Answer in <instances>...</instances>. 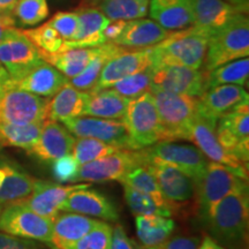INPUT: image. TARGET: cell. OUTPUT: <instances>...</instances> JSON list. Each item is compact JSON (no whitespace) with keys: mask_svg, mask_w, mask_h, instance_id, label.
<instances>
[{"mask_svg":"<svg viewBox=\"0 0 249 249\" xmlns=\"http://www.w3.org/2000/svg\"><path fill=\"white\" fill-rule=\"evenodd\" d=\"M148 13L170 31L186 29L193 24L191 0H150Z\"/></svg>","mask_w":249,"mask_h":249,"instance_id":"26","label":"cell"},{"mask_svg":"<svg viewBox=\"0 0 249 249\" xmlns=\"http://www.w3.org/2000/svg\"><path fill=\"white\" fill-rule=\"evenodd\" d=\"M200 112L218 120L245 103H249L248 92L241 86L222 85L207 89L198 97Z\"/></svg>","mask_w":249,"mask_h":249,"instance_id":"22","label":"cell"},{"mask_svg":"<svg viewBox=\"0 0 249 249\" xmlns=\"http://www.w3.org/2000/svg\"><path fill=\"white\" fill-rule=\"evenodd\" d=\"M248 219V193H233L216 205L204 226L225 249H247Z\"/></svg>","mask_w":249,"mask_h":249,"instance_id":"1","label":"cell"},{"mask_svg":"<svg viewBox=\"0 0 249 249\" xmlns=\"http://www.w3.org/2000/svg\"><path fill=\"white\" fill-rule=\"evenodd\" d=\"M101 46L70 49L66 51L58 52V53H45V52L39 51V54L43 60L57 68L70 80L83 71L89 62L99 53Z\"/></svg>","mask_w":249,"mask_h":249,"instance_id":"29","label":"cell"},{"mask_svg":"<svg viewBox=\"0 0 249 249\" xmlns=\"http://www.w3.org/2000/svg\"><path fill=\"white\" fill-rule=\"evenodd\" d=\"M0 249H45L39 241L0 232Z\"/></svg>","mask_w":249,"mask_h":249,"instance_id":"45","label":"cell"},{"mask_svg":"<svg viewBox=\"0 0 249 249\" xmlns=\"http://www.w3.org/2000/svg\"><path fill=\"white\" fill-rule=\"evenodd\" d=\"M171 33L154 20L134 18L126 21L123 33L113 43L124 49H149L166 38Z\"/></svg>","mask_w":249,"mask_h":249,"instance_id":"25","label":"cell"},{"mask_svg":"<svg viewBox=\"0 0 249 249\" xmlns=\"http://www.w3.org/2000/svg\"><path fill=\"white\" fill-rule=\"evenodd\" d=\"M49 99L18 89L8 83L0 96V124L43 123L46 120Z\"/></svg>","mask_w":249,"mask_h":249,"instance_id":"8","label":"cell"},{"mask_svg":"<svg viewBox=\"0 0 249 249\" xmlns=\"http://www.w3.org/2000/svg\"><path fill=\"white\" fill-rule=\"evenodd\" d=\"M0 24H5L7 27L17 26L13 9H0Z\"/></svg>","mask_w":249,"mask_h":249,"instance_id":"49","label":"cell"},{"mask_svg":"<svg viewBox=\"0 0 249 249\" xmlns=\"http://www.w3.org/2000/svg\"><path fill=\"white\" fill-rule=\"evenodd\" d=\"M200 239L197 236L178 235L167 239L163 244L155 248L148 249H197L200 245Z\"/></svg>","mask_w":249,"mask_h":249,"instance_id":"46","label":"cell"},{"mask_svg":"<svg viewBox=\"0 0 249 249\" xmlns=\"http://www.w3.org/2000/svg\"><path fill=\"white\" fill-rule=\"evenodd\" d=\"M145 249H148V248H145Z\"/></svg>","mask_w":249,"mask_h":249,"instance_id":"57","label":"cell"},{"mask_svg":"<svg viewBox=\"0 0 249 249\" xmlns=\"http://www.w3.org/2000/svg\"><path fill=\"white\" fill-rule=\"evenodd\" d=\"M1 164L6 171V177L0 187V204L13 203L29 196L33 192L36 179L13 163L1 161Z\"/></svg>","mask_w":249,"mask_h":249,"instance_id":"30","label":"cell"},{"mask_svg":"<svg viewBox=\"0 0 249 249\" xmlns=\"http://www.w3.org/2000/svg\"><path fill=\"white\" fill-rule=\"evenodd\" d=\"M249 77V59L240 58L207 71V89L222 85L245 86Z\"/></svg>","mask_w":249,"mask_h":249,"instance_id":"34","label":"cell"},{"mask_svg":"<svg viewBox=\"0 0 249 249\" xmlns=\"http://www.w3.org/2000/svg\"><path fill=\"white\" fill-rule=\"evenodd\" d=\"M62 124L77 138L96 139L118 148L130 149L128 133L123 120L80 116L62 121Z\"/></svg>","mask_w":249,"mask_h":249,"instance_id":"14","label":"cell"},{"mask_svg":"<svg viewBox=\"0 0 249 249\" xmlns=\"http://www.w3.org/2000/svg\"><path fill=\"white\" fill-rule=\"evenodd\" d=\"M43 123L29 124H0V147H13L28 150L38 139Z\"/></svg>","mask_w":249,"mask_h":249,"instance_id":"35","label":"cell"},{"mask_svg":"<svg viewBox=\"0 0 249 249\" xmlns=\"http://www.w3.org/2000/svg\"><path fill=\"white\" fill-rule=\"evenodd\" d=\"M5 177H6V171L4 169V166H2V164L0 163V187H1L2 182H4Z\"/></svg>","mask_w":249,"mask_h":249,"instance_id":"54","label":"cell"},{"mask_svg":"<svg viewBox=\"0 0 249 249\" xmlns=\"http://www.w3.org/2000/svg\"><path fill=\"white\" fill-rule=\"evenodd\" d=\"M150 0H102L101 11L111 21L134 20L147 17Z\"/></svg>","mask_w":249,"mask_h":249,"instance_id":"36","label":"cell"},{"mask_svg":"<svg viewBox=\"0 0 249 249\" xmlns=\"http://www.w3.org/2000/svg\"><path fill=\"white\" fill-rule=\"evenodd\" d=\"M151 88L200 97L207 90V71L183 66L151 67Z\"/></svg>","mask_w":249,"mask_h":249,"instance_id":"12","label":"cell"},{"mask_svg":"<svg viewBox=\"0 0 249 249\" xmlns=\"http://www.w3.org/2000/svg\"><path fill=\"white\" fill-rule=\"evenodd\" d=\"M123 123L132 150H141L160 141V121L150 91L129 99Z\"/></svg>","mask_w":249,"mask_h":249,"instance_id":"6","label":"cell"},{"mask_svg":"<svg viewBox=\"0 0 249 249\" xmlns=\"http://www.w3.org/2000/svg\"><path fill=\"white\" fill-rule=\"evenodd\" d=\"M136 234L144 248H155L167 240L176 229L170 217L136 216Z\"/></svg>","mask_w":249,"mask_h":249,"instance_id":"31","label":"cell"},{"mask_svg":"<svg viewBox=\"0 0 249 249\" xmlns=\"http://www.w3.org/2000/svg\"><path fill=\"white\" fill-rule=\"evenodd\" d=\"M75 138L64 124L46 119L35 144L26 151L39 161L52 163L62 156L71 154Z\"/></svg>","mask_w":249,"mask_h":249,"instance_id":"18","label":"cell"},{"mask_svg":"<svg viewBox=\"0 0 249 249\" xmlns=\"http://www.w3.org/2000/svg\"><path fill=\"white\" fill-rule=\"evenodd\" d=\"M152 65V51L151 48L128 51V49L124 50L108 59L105 66L103 67L101 75L90 91H98V90L111 88L114 83L120 81L124 77L139 73Z\"/></svg>","mask_w":249,"mask_h":249,"instance_id":"16","label":"cell"},{"mask_svg":"<svg viewBox=\"0 0 249 249\" xmlns=\"http://www.w3.org/2000/svg\"><path fill=\"white\" fill-rule=\"evenodd\" d=\"M48 23L57 30L65 40H73L79 30V17L76 12H58Z\"/></svg>","mask_w":249,"mask_h":249,"instance_id":"43","label":"cell"},{"mask_svg":"<svg viewBox=\"0 0 249 249\" xmlns=\"http://www.w3.org/2000/svg\"><path fill=\"white\" fill-rule=\"evenodd\" d=\"M48 0H18L13 8L17 23L21 27H34L48 18Z\"/></svg>","mask_w":249,"mask_h":249,"instance_id":"40","label":"cell"},{"mask_svg":"<svg viewBox=\"0 0 249 249\" xmlns=\"http://www.w3.org/2000/svg\"><path fill=\"white\" fill-rule=\"evenodd\" d=\"M21 31L38 49V51L45 52V53L61 52L65 39L48 22L37 28H30V29H23Z\"/></svg>","mask_w":249,"mask_h":249,"instance_id":"39","label":"cell"},{"mask_svg":"<svg viewBox=\"0 0 249 249\" xmlns=\"http://www.w3.org/2000/svg\"><path fill=\"white\" fill-rule=\"evenodd\" d=\"M60 211L97 217L107 222H116L119 218L116 204L103 193L89 187L71 193L62 203Z\"/></svg>","mask_w":249,"mask_h":249,"instance_id":"19","label":"cell"},{"mask_svg":"<svg viewBox=\"0 0 249 249\" xmlns=\"http://www.w3.org/2000/svg\"><path fill=\"white\" fill-rule=\"evenodd\" d=\"M147 164L149 170L154 174L161 194L176 208V210L178 209V203L187 202L194 197V180L181 171L155 158H147Z\"/></svg>","mask_w":249,"mask_h":249,"instance_id":"17","label":"cell"},{"mask_svg":"<svg viewBox=\"0 0 249 249\" xmlns=\"http://www.w3.org/2000/svg\"><path fill=\"white\" fill-rule=\"evenodd\" d=\"M249 55V20L241 13L226 26L211 35L208 43L203 71H209L220 65Z\"/></svg>","mask_w":249,"mask_h":249,"instance_id":"5","label":"cell"},{"mask_svg":"<svg viewBox=\"0 0 249 249\" xmlns=\"http://www.w3.org/2000/svg\"><path fill=\"white\" fill-rule=\"evenodd\" d=\"M2 208H4V205H1V204H0V213H1V210H2Z\"/></svg>","mask_w":249,"mask_h":249,"instance_id":"56","label":"cell"},{"mask_svg":"<svg viewBox=\"0 0 249 249\" xmlns=\"http://www.w3.org/2000/svg\"><path fill=\"white\" fill-rule=\"evenodd\" d=\"M196 214L202 224L209 220L216 205L233 193H248L247 180L226 165L208 161L204 172L194 181Z\"/></svg>","mask_w":249,"mask_h":249,"instance_id":"3","label":"cell"},{"mask_svg":"<svg viewBox=\"0 0 249 249\" xmlns=\"http://www.w3.org/2000/svg\"><path fill=\"white\" fill-rule=\"evenodd\" d=\"M79 30L73 40H65L61 51L76 48H96L105 44L104 30L111 20L95 6H83L77 8Z\"/></svg>","mask_w":249,"mask_h":249,"instance_id":"21","label":"cell"},{"mask_svg":"<svg viewBox=\"0 0 249 249\" xmlns=\"http://www.w3.org/2000/svg\"><path fill=\"white\" fill-rule=\"evenodd\" d=\"M129 98L124 97L112 88L88 91L82 116L123 120Z\"/></svg>","mask_w":249,"mask_h":249,"instance_id":"27","label":"cell"},{"mask_svg":"<svg viewBox=\"0 0 249 249\" xmlns=\"http://www.w3.org/2000/svg\"><path fill=\"white\" fill-rule=\"evenodd\" d=\"M225 1L229 2V4H231V5L236 6V7H240L246 12H248L249 0H225Z\"/></svg>","mask_w":249,"mask_h":249,"instance_id":"52","label":"cell"},{"mask_svg":"<svg viewBox=\"0 0 249 249\" xmlns=\"http://www.w3.org/2000/svg\"><path fill=\"white\" fill-rule=\"evenodd\" d=\"M147 158H155L176 167L195 181L208 165L207 157L195 145L176 141H160L143 149Z\"/></svg>","mask_w":249,"mask_h":249,"instance_id":"11","label":"cell"},{"mask_svg":"<svg viewBox=\"0 0 249 249\" xmlns=\"http://www.w3.org/2000/svg\"><path fill=\"white\" fill-rule=\"evenodd\" d=\"M18 0H0V9H13Z\"/></svg>","mask_w":249,"mask_h":249,"instance_id":"53","label":"cell"},{"mask_svg":"<svg viewBox=\"0 0 249 249\" xmlns=\"http://www.w3.org/2000/svg\"><path fill=\"white\" fill-rule=\"evenodd\" d=\"M9 80H11V77H9L7 71H6L4 66L0 64V96L4 92V90L7 88Z\"/></svg>","mask_w":249,"mask_h":249,"instance_id":"51","label":"cell"},{"mask_svg":"<svg viewBox=\"0 0 249 249\" xmlns=\"http://www.w3.org/2000/svg\"><path fill=\"white\" fill-rule=\"evenodd\" d=\"M147 161L144 151L121 149L114 154L81 165L73 182H107L123 178L130 170Z\"/></svg>","mask_w":249,"mask_h":249,"instance_id":"7","label":"cell"},{"mask_svg":"<svg viewBox=\"0 0 249 249\" xmlns=\"http://www.w3.org/2000/svg\"><path fill=\"white\" fill-rule=\"evenodd\" d=\"M119 150H121V148L108 144L107 142L99 141V140L90 138H79L77 140L75 139L71 155L75 158L79 166H81V165H85L89 163V161L99 160V158L112 155Z\"/></svg>","mask_w":249,"mask_h":249,"instance_id":"37","label":"cell"},{"mask_svg":"<svg viewBox=\"0 0 249 249\" xmlns=\"http://www.w3.org/2000/svg\"><path fill=\"white\" fill-rule=\"evenodd\" d=\"M98 223L99 220L85 214L58 213L53 218L51 240L48 246L52 249H70Z\"/></svg>","mask_w":249,"mask_h":249,"instance_id":"23","label":"cell"},{"mask_svg":"<svg viewBox=\"0 0 249 249\" xmlns=\"http://www.w3.org/2000/svg\"><path fill=\"white\" fill-rule=\"evenodd\" d=\"M124 24H126L124 20L111 21L104 30V37L107 42H114L120 36V34L123 33Z\"/></svg>","mask_w":249,"mask_h":249,"instance_id":"48","label":"cell"},{"mask_svg":"<svg viewBox=\"0 0 249 249\" xmlns=\"http://www.w3.org/2000/svg\"><path fill=\"white\" fill-rule=\"evenodd\" d=\"M110 249H139L132 239L127 235L126 231L120 224L114 226L112 232V241Z\"/></svg>","mask_w":249,"mask_h":249,"instance_id":"47","label":"cell"},{"mask_svg":"<svg viewBox=\"0 0 249 249\" xmlns=\"http://www.w3.org/2000/svg\"><path fill=\"white\" fill-rule=\"evenodd\" d=\"M124 195L130 211L135 216H151V214L161 217L173 216V213L170 209L160 207L150 196L136 191L132 187L124 185Z\"/></svg>","mask_w":249,"mask_h":249,"instance_id":"38","label":"cell"},{"mask_svg":"<svg viewBox=\"0 0 249 249\" xmlns=\"http://www.w3.org/2000/svg\"><path fill=\"white\" fill-rule=\"evenodd\" d=\"M126 50L123 46L117 45L113 42H107L101 46L99 53L89 62L83 71H81L79 75L71 77L68 80L74 88L81 90V91H90L96 86L97 81L101 75L103 67L105 66L108 59H111L114 55L120 53L121 51Z\"/></svg>","mask_w":249,"mask_h":249,"instance_id":"32","label":"cell"},{"mask_svg":"<svg viewBox=\"0 0 249 249\" xmlns=\"http://www.w3.org/2000/svg\"><path fill=\"white\" fill-rule=\"evenodd\" d=\"M79 167V164L71 154L62 156L52 161V173L54 178L60 182H73Z\"/></svg>","mask_w":249,"mask_h":249,"instance_id":"44","label":"cell"},{"mask_svg":"<svg viewBox=\"0 0 249 249\" xmlns=\"http://www.w3.org/2000/svg\"><path fill=\"white\" fill-rule=\"evenodd\" d=\"M113 227L107 223L102 222L92 227L87 234L80 239L70 249H110Z\"/></svg>","mask_w":249,"mask_h":249,"instance_id":"42","label":"cell"},{"mask_svg":"<svg viewBox=\"0 0 249 249\" xmlns=\"http://www.w3.org/2000/svg\"><path fill=\"white\" fill-rule=\"evenodd\" d=\"M191 6L192 26L209 34L210 37L236 15L247 14L242 8L229 4L225 0H191Z\"/></svg>","mask_w":249,"mask_h":249,"instance_id":"20","label":"cell"},{"mask_svg":"<svg viewBox=\"0 0 249 249\" xmlns=\"http://www.w3.org/2000/svg\"><path fill=\"white\" fill-rule=\"evenodd\" d=\"M150 92L160 121V141H189L193 121L198 114V97L160 90Z\"/></svg>","mask_w":249,"mask_h":249,"instance_id":"4","label":"cell"},{"mask_svg":"<svg viewBox=\"0 0 249 249\" xmlns=\"http://www.w3.org/2000/svg\"><path fill=\"white\" fill-rule=\"evenodd\" d=\"M209 38V34L193 26L172 31L166 38L151 48V67L183 66L201 70Z\"/></svg>","mask_w":249,"mask_h":249,"instance_id":"2","label":"cell"},{"mask_svg":"<svg viewBox=\"0 0 249 249\" xmlns=\"http://www.w3.org/2000/svg\"><path fill=\"white\" fill-rule=\"evenodd\" d=\"M119 182L123 183V185L132 187V188L136 189V191L144 193V194H147L154 198L160 207L170 209L173 213V214L176 213V208L161 194L154 174L149 170L147 161L141 165H138L133 170H130L128 173L124 174L123 178L119 180Z\"/></svg>","mask_w":249,"mask_h":249,"instance_id":"33","label":"cell"},{"mask_svg":"<svg viewBox=\"0 0 249 249\" xmlns=\"http://www.w3.org/2000/svg\"><path fill=\"white\" fill-rule=\"evenodd\" d=\"M38 49L22 31L17 28H8L0 40V64L7 71L11 80H18L34 67L40 64Z\"/></svg>","mask_w":249,"mask_h":249,"instance_id":"10","label":"cell"},{"mask_svg":"<svg viewBox=\"0 0 249 249\" xmlns=\"http://www.w3.org/2000/svg\"><path fill=\"white\" fill-rule=\"evenodd\" d=\"M68 79L57 68L43 60L26 75L18 80H11L9 83L15 88L31 92L40 97L51 98L54 96Z\"/></svg>","mask_w":249,"mask_h":249,"instance_id":"24","label":"cell"},{"mask_svg":"<svg viewBox=\"0 0 249 249\" xmlns=\"http://www.w3.org/2000/svg\"><path fill=\"white\" fill-rule=\"evenodd\" d=\"M216 126L217 120L202 114L198 107V114L193 121L189 141L194 143L195 147L200 149L205 157L209 158L211 161L232 167L242 178L248 180V165L224 150L217 140Z\"/></svg>","mask_w":249,"mask_h":249,"instance_id":"13","label":"cell"},{"mask_svg":"<svg viewBox=\"0 0 249 249\" xmlns=\"http://www.w3.org/2000/svg\"><path fill=\"white\" fill-rule=\"evenodd\" d=\"M197 249H225L216 240H213L210 235H205L204 239L200 242Z\"/></svg>","mask_w":249,"mask_h":249,"instance_id":"50","label":"cell"},{"mask_svg":"<svg viewBox=\"0 0 249 249\" xmlns=\"http://www.w3.org/2000/svg\"><path fill=\"white\" fill-rule=\"evenodd\" d=\"M101 1H102V0H86V2L89 6H96V5L101 4Z\"/></svg>","mask_w":249,"mask_h":249,"instance_id":"55","label":"cell"},{"mask_svg":"<svg viewBox=\"0 0 249 249\" xmlns=\"http://www.w3.org/2000/svg\"><path fill=\"white\" fill-rule=\"evenodd\" d=\"M88 91H81L74 88L70 82L49 99L46 119L53 121H62L82 116L83 107Z\"/></svg>","mask_w":249,"mask_h":249,"instance_id":"28","label":"cell"},{"mask_svg":"<svg viewBox=\"0 0 249 249\" xmlns=\"http://www.w3.org/2000/svg\"><path fill=\"white\" fill-rule=\"evenodd\" d=\"M151 67L147 70L124 77L111 87L114 91L126 98H135L142 93L150 91L151 88Z\"/></svg>","mask_w":249,"mask_h":249,"instance_id":"41","label":"cell"},{"mask_svg":"<svg viewBox=\"0 0 249 249\" xmlns=\"http://www.w3.org/2000/svg\"><path fill=\"white\" fill-rule=\"evenodd\" d=\"M87 187H90L89 183L88 185L79 183V185L62 186L59 183L36 179L31 194L23 200L13 202V203L21 204L40 216L53 219L60 213L62 203L71 193L77 189L87 188Z\"/></svg>","mask_w":249,"mask_h":249,"instance_id":"15","label":"cell"},{"mask_svg":"<svg viewBox=\"0 0 249 249\" xmlns=\"http://www.w3.org/2000/svg\"><path fill=\"white\" fill-rule=\"evenodd\" d=\"M53 219L40 216L18 203L4 205L0 213V232L49 245Z\"/></svg>","mask_w":249,"mask_h":249,"instance_id":"9","label":"cell"}]
</instances>
